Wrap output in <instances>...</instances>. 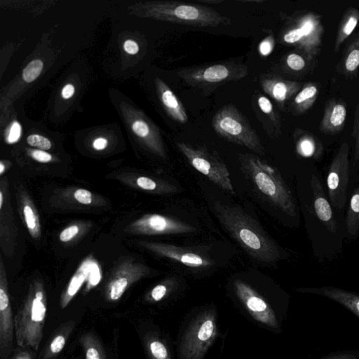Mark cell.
<instances>
[{"mask_svg":"<svg viewBox=\"0 0 359 359\" xmlns=\"http://www.w3.org/2000/svg\"><path fill=\"white\" fill-rule=\"evenodd\" d=\"M19 207L23 222L32 238L41 235V225L37 209L29 196L24 191L20 194Z\"/></svg>","mask_w":359,"mask_h":359,"instance_id":"603a6c76","label":"cell"},{"mask_svg":"<svg viewBox=\"0 0 359 359\" xmlns=\"http://www.w3.org/2000/svg\"><path fill=\"white\" fill-rule=\"evenodd\" d=\"M359 67V39L351 46L344 60V69L346 72H354Z\"/></svg>","mask_w":359,"mask_h":359,"instance_id":"f546056e","label":"cell"},{"mask_svg":"<svg viewBox=\"0 0 359 359\" xmlns=\"http://www.w3.org/2000/svg\"><path fill=\"white\" fill-rule=\"evenodd\" d=\"M72 196L78 204L82 205H95L98 201L96 195L83 188L75 189L74 191H72Z\"/></svg>","mask_w":359,"mask_h":359,"instance_id":"4dcf8cb0","label":"cell"},{"mask_svg":"<svg viewBox=\"0 0 359 359\" xmlns=\"http://www.w3.org/2000/svg\"><path fill=\"white\" fill-rule=\"evenodd\" d=\"M29 156L34 161L42 163H50L53 161V156L50 154L41 149L32 150L29 152Z\"/></svg>","mask_w":359,"mask_h":359,"instance_id":"7bdbcfd3","label":"cell"},{"mask_svg":"<svg viewBox=\"0 0 359 359\" xmlns=\"http://www.w3.org/2000/svg\"><path fill=\"white\" fill-rule=\"evenodd\" d=\"M132 187L155 194H172L180 191V187L170 181L147 175H134L125 180Z\"/></svg>","mask_w":359,"mask_h":359,"instance_id":"44dd1931","label":"cell"},{"mask_svg":"<svg viewBox=\"0 0 359 359\" xmlns=\"http://www.w3.org/2000/svg\"><path fill=\"white\" fill-rule=\"evenodd\" d=\"M86 359H107L102 343L93 332H86L79 339Z\"/></svg>","mask_w":359,"mask_h":359,"instance_id":"484cf974","label":"cell"},{"mask_svg":"<svg viewBox=\"0 0 359 359\" xmlns=\"http://www.w3.org/2000/svg\"><path fill=\"white\" fill-rule=\"evenodd\" d=\"M320 359H359V350L346 349L331 352Z\"/></svg>","mask_w":359,"mask_h":359,"instance_id":"8d00e7d4","label":"cell"},{"mask_svg":"<svg viewBox=\"0 0 359 359\" xmlns=\"http://www.w3.org/2000/svg\"><path fill=\"white\" fill-rule=\"evenodd\" d=\"M287 65L294 71H300L305 67L304 59L297 53H290L286 58Z\"/></svg>","mask_w":359,"mask_h":359,"instance_id":"f35d334b","label":"cell"},{"mask_svg":"<svg viewBox=\"0 0 359 359\" xmlns=\"http://www.w3.org/2000/svg\"><path fill=\"white\" fill-rule=\"evenodd\" d=\"M20 136L21 126L18 121H13L6 137V142L8 144H14L19 140Z\"/></svg>","mask_w":359,"mask_h":359,"instance_id":"60d3db41","label":"cell"},{"mask_svg":"<svg viewBox=\"0 0 359 359\" xmlns=\"http://www.w3.org/2000/svg\"><path fill=\"white\" fill-rule=\"evenodd\" d=\"M157 86L161 102L167 114L175 121L186 123L188 121V116L184 105L177 95L161 80H158Z\"/></svg>","mask_w":359,"mask_h":359,"instance_id":"7402d4cb","label":"cell"},{"mask_svg":"<svg viewBox=\"0 0 359 359\" xmlns=\"http://www.w3.org/2000/svg\"><path fill=\"white\" fill-rule=\"evenodd\" d=\"M214 212L222 226L252 259L273 264L283 258L277 243L239 206L217 202Z\"/></svg>","mask_w":359,"mask_h":359,"instance_id":"6da1fadb","label":"cell"},{"mask_svg":"<svg viewBox=\"0 0 359 359\" xmlns=\"http://www.w3.org/2000/svg\"><path fill=\"white\" fill-rule=\"evenodd\" d=\"M176 146L196 170L221 189L235 193L228 168L215 153L205 147L183 142H176Z\"/></svg>","mask_w":359,"mask_h":359,"instance_id":"52a82bcc","label":"cell"},{"mask_svg":"<svg viewBox=\"0 0 359 359\" xmlns=\"http://www.w3.org/2000/svg\"><path fill=\"white\" fill-rule=\"evenodd\" d=\"M349 147L346 142L340 146L332 159L327 175V187L332 206L341 209L346 201L349 181Z\"/></svg>","mask_w":359,"mask_h":359,"instance_id":"30bf717a","label":"cell"},{"mask_svg":"<svg viewBox=\"0 0 359 359\" xmlns=\"http://www.w3.org/2000/svg\"><path fill=\"white\" fill-rule=\"evenodd\" d=\"M274 46L273 39L269 36L263 39L259 46V52L262 56L269 55L273 50Z\"/></svg>","mask_w":359,"mask_h":359,"instance_id":"ee69618b","label":"cell"},{"mask_svg":"<svg viewBox=\"0 0 359 359\" xmlns=\"http://www.w3.org/2000/svg\"><path fill=\"white\" fill-rule=\"evenodd\" d=\"M298 27L302 32V39L298 43L309 58L318 51L320 44L323 27L319 17L308 13L300 18Z\"/></svg>","mask_w":359,"mask_h":359,"instance_id":"2e32d148","label":"cell"},{"mask_svg":"<svg viewBox=\"0 0 359 359\" xmlns=\"http://www.w3.org/2000/svg\"><path fill=\"white\" fill-rule=\"evenodd\" d=\"M74 327L75 321L73 320L62 324L51 336L50 341L41 351L39 359H55L63 350Z\"/></svg>","mask_w":359,"mask_h":359,"instance_id":"cb8c5ba5","label":"cell"},{"mask_svg":"<svg viewBox=\"0 0 359 359\" xmlns=\"http://www.w3.org/2000/svg\"><path fill=\"white\" fill-rule=\"evenodd\" d=\"M215 133L231 142L264 155V149L255 130L236 106L227 104L216 111L212 119Z\"/></svg>","mask_w":359,"mask_h":359,"instance_id":"5b68a950","label":"cell"},{"mask_svg":"<svg viewBox=\"0 0 359 359\" xmlns=\"http://www.w3.org/2000/svg\"><path fill=\"white\" fill-rule=\"evenodd\" d=\"M239 1H241V2H247V3H250H250H251V2H252V3H261V2H262L263 1H262V0H248V1H247V0H243V1L239 0Z\"/></svg>","mask_w":359,"mask_h":359,"instance_id":"816d5d0a","label":"cell"},{"mask_svg":"<svg viewBox=\"0 0 359 359\" xmlns=\"http://www.w3.org/2000/svg\"><path fill=\"white\" fill-rule=\"evenodd\" d=\"M74 86L72 84L69 83L65 85L61 93L62 97L65 99L70 98L74 95Z\"/></svg>","mask_w":359,"mask_h":359,"instance_id":"7dc6e473","label":"cell"},{"mask_svg":"<svg viewBox=\"0 0 359 359\" xmlns=\"http://www.w3.org/2000/svg\"><path fill=\"white\" fill-rule=\"evenodd\" d=\"M311 187L313 197L314 210L317 217L329 231L335 233L337 229V224L334 219L332 208L325 196L319 180L314 174L311 176Z\"/></svg>","mask_w":359,"mask_h":359,"instance_id":"d6986e66","label":"cell"},{"mask_svg":"<svg viewBox=\"0 0 359 359\" xmlns=\"http://www.w3.org/2000/svg\"><path fill=\"white\" fill-rule=\"evenodd\" d=\"M234 287L238 297L255 319L270 327L278 326L275 313L260 294L241 280L234 282Z\"/></svg>","mask_w":359,"mask_h":359,"instance_id":"9a60e30c","label":"cell"},{"mask_svg":"<svg viewBox=\"0 0 359 359\" xmlns=\"http://www.w3.org/2000/svg\"><path fill=\"white\" fill-rule=\"evenodd\" d=\"M260 84L264 91L280 104H284L300 88L299 83L273 75H262Z\"/></svg>","mask_w":359,"mask_h":359,"instance_id":"ac0fdd59","label":"cell"},{"mask_svg":"<svg viewBox=\"0 0 359 359\" xmlns=\"http://www.w3.org/2000/svg\"><path fill=\"white\" fill-rule=\"evenodd\" d=\"M257 104L263 113L268 115L276 124L278 123V115L275 112L273 104L268 97L264 95L259 96L257 100Z\"/></svg>","mask_w":359,"mask_h":359,"instance_id":"836d02e7","label":"cell"},{"mask_svg":"<svg viewBox=\"0 0 359 359\" xmlns=\"http://www.w3.org/2000/svg\"><path fill=\"white\" fill-rule=\"evenodd\" d=\"M27 142L29 145L43 151L50 149L52 146L48 138L38 134L29 135L27 138Z\"/></svg>","mask_w":359,"mask_h":359,"instance_id":"d590c367","label":"cell"},{"mask_svg":"<svg viewBox=\"0 0 359 359\" xmlns=\"http://www.w3.org/2000/svg\"><path fill=\"white\" fill-rule=\"evenodd\" d=\"M144 345L149 359H171L168 348L156 334L145 336Z\"/></svg>","mask_w":359,"mask_h":359,"instance_id":"f1b7e54d","label":"cell"},{"mask_svg":"<svg viewBox=\"0 0 359 359\" xmlns=\"http://www.w3.org/2000/svg\"><path fill=\"white\" fill-rule=\"evenodd\" d=\"M359 21V11L351 8L346 14L340 25L334 43V50L337 51L341 44L351 34Z\"/></svg>","mask_w":359,"mask_h":359,"instance_id":"4316f807","label":"cell"},{"mask_svg":"<svg viewBox=\"0 0 359 359\" xmlns=\"http://www.w3.org/2000/svg\"><path fill=\"white\" fill-rule=\"evenodd\" d=\"M43 67L41 60H34L30 62L22 72V78L27 83H31L40 75Z\"/></svg>","mask_w":359,"mask_h":359,"instance_id":"1f68e13d","label":"cell"},{"mask_svg":"<svg viewBox=\"0 0 359 359\" xmlns=\"http://www.w3.org/2000/svg\"><path fill=\"white\" fill-rule=\"evenodd\" d=\"M47 312L45 286L40 280H34L29 287L14 316L15 337L18 346L36 351L43 336Z\"/></svg>","mask_w":359,"mask_h":359,"instance_id":"7a4b0ae2","label":"cell"},{"mask_svg":"<svg viewBox=\"0 0 359 359\" xmlns=\"http://www.w3.org/2000/svg\"><path fill=\"white\" fill-rule=\"evenodd\" d=\"M248 74L246 65L224 62L182 69L177 75L187 84L210 91L227 82L244 79Z\"/></svg>","mask_w":359,"mask_h":359,"instance_id":"8992f818","label":"cell"},{"mask_svg":"<svg viewBox=\"0 0 359 359\" xmlns=\"http://www.w3.org/2000/svg\"><path fill=\"white\" fill-rule=\"evenodd\" d=\"M12 359H33L32 355L27 351H21L13 355Z\"/></svg>","mask_w":359,"mask_h":359,"instance_id":"c3c4849f","label":"cell"},{"mask_svg":"<svg viewBox=\"0 0 359 359\" xmlns=\"http://www.w3.org/2000/svg\"><path fill=\"white\" fill-rule=\"evenodd\" d=\"M346 114V108L342 102L338 100L329 102L320 123V130L328 134L338 133L344 125Z\"/></svg>","mask_w":359,"mask_h":359,"instance_id":"ffe728a7","label":"cell"},{"mask_svg":"<svg viewBox=\"0 0 359 359\" xmlns=\"http://www.w3.org/2000/svg\"><path fill=\"white\" fill-rule=\"evenodd\" d=\"M7 170L6 163L3 161H0V175L3 176Z\"/></svg>","mask_w":359,"mask_h":359,"instance_id":"681fc988","label":"cell"},{"mask_svg":"<svg viewBox=\"0 0 359 359\" xmlns=\"http://www.w3.org/2000/svg\"><path fill=\"white\" fill-rule=\"evenodd\" d=\"M201 2L207 3V4H219L221 3L222 0H200Z\"/></svg>","mask_w":359,"mask_h":359,"instance_id":"f907efd6","label":"cell"},{"mask_svg":"<svg viewBox=\"0 0 359 359\" xmlns=\"http://www.w3.org/2000/svg\"><path fill=\"white\" fill-rule=\"evenodd\" d=\"M318 93V89L313 83H306L297 93L293 100V107L296 112L306 111L315 102Z\"/></svg>","mask_w":359,"mask_h":359,"instance_id":"d4e9b609","label":"cell"},{"mask_svg":"<svg viewBox=\"0 0 359 359\" xmlns=\"http://www.w3.org/2000/svg\"><path fill=\"white\" fill-rule=\"evenodd\" d=\"M14 318L10 302L5 266L0 257V355L7 359L13 348Z\"/></svg>","mask_w":359,"mask_h":359,"instance_id":"4fadbf2b","label":"cell"},{"mask_svg":"<svg viewBox=\"0 0 359 359\" xmlns=\"http://www.w3.org/2000/svg\"><path fill=\"white\" fill-rule=\"evenodd\" d=\"M299 292L320 295L342 305L359 318V294L333 286L302 287Z\"/></svg>","mask_w":359,"mask_h":359,"instance_id":"e0dca14e","label":"cell"},{"mask_svg":"<svg viewBox=\"0 0 359 359\" xmlns=\"http://www.w3.org/2000/svg\"><path fill=\"white\" fill-rule=\"evenodd\" d=\"M239 161L245 175L269 202L287 215L297 216L292 192L276 168L252 154L241 155Z\"/></svg>","mask_w":359,"mask_h":359,"instance_id":"3957f363","label":"cell"},{"mask_svg":"<svg viewBox=\"0 0 359 359\" xmlns=\"http://www.w3.org/2000/svg\"><path fill=\"white\" fill-rule=\"evenodd\" d=\"M196 229L180 219L157 213H149L133 221L125 231L133 235L158 236L195 232Z\"/></svg>","mask_w":359,"mask_h":359,"instance_id":"9c48e42d","label":"cell"},{"mask_svg":"<svg viewBox=\"0 0 359 359\" xmlns=\"http://www.w3.org/2000/svg\"><path fill=\"white\" fill-rule=\"evenodd\" d=\"M314 146L313 140L305 137L299 140L297 144V149L300 154L304 156H310L313 154Z\"/></svg>","mask_w":359,"mask_h":359,"instance_id":"74e56055","label":"cell"},{"mask_svg":"<svg viewBox=\"0 0 359 359\" xmlns=\"http://www.w3.org/2000/svg\"><path fill=\"white\" fill-rule=\"evenodd\" d=\"M149 269L145 264L131 259L120 262L110 275L104 288L108 301L116 302L135 283L145 277Z\"/></svg>","mask_w":359,"mask_h":359,"instance_id":"8fae6325","label":"cell"},{"mask_svg":"<svg viewBox=\"0 0 359 359\" xmlns=\"http://www.w3.org/2000/svg\"><path fill=\"white\" fill-rule=\"evenodd\" d=\"M355 138L354 161H359V104H358L353 127V134Z\"/></svg>","mask_w":359,"mask_h":359,"instance_id":"ab89813d","label":"cell"},{"mask_svg":"<svg viewBox=\"0 0 359 359\" xmlns=\"http://www.w3.org/2000/svg\"><path fill=\"white\" fill-rule=\"evenodd\" d=\"M81 226L78 223L72 224L65 227L59 234V240L62 243L73 241L81 232Z\"/></svg>","mask_w":359,"mask_h":359,"instance_id":"e575fe53","label":"cell"},{"mask_svg":"<svg viewBox=\"0 0 359 359\" xmlns=\"http://www.w3.org/2000/svg\"><path fill=\"white\" fill-rule=\"evenodd\" d=\"M108 144V141L104 137H98L93 141V147L95 150L100 151L104 149Z\"/></svg>","mask_w":359,"mask_h":359,"instance_id":"bcb514c9","label":"cell"},{"mask_svg":"<svg viewBox=\"0 0 359 359\" xmlns=\"http://www.w3.org/2000/svg\"><path fill=\"white\" fill-rule=\"evenodd\" d=\"M150 12L154 17L168 22L199 27L229 25V18L215 9L198 4L164 1L153 5Z\"/></svg>","mask_w":359,"mask_h":359,"instance_id":"277c9868","label":"cell"},{"mask_svg":"<svg viewBox=\"0 0 359 359\" xmlns=\"http://www.w3.org/2000/svg\"><path fill=\"white\" fill-rule=\"evenodd\" d=\"M170 285V280L156 285L148 293L147 299L151 302H159L167 294Z\"/></svg>","mask_w":359,"mask_h":359,"instance_id":"d6a6232c","label":"cell"},{"mask_svg":"<svg viewBox=\"0 0 359 359\" xmlns=\"http://www.w3.org/2000/svg\"><path fill=\"white\" fill-rule=\"evenodd\" d=\"M123 48L126 53L130 55H135L139 51V46L131 39H128L124 42Z\"/></svg>","mask_w":359,"mask_h":359,"instance_id":"f6af8a7d","label":"cell"},{"mask_svg":"<svg viewBox=\"0 0 359 359\" xmlns=\"http://www.w3.org/2000/svg\"><path fill=\"white\" fill-rule=\"evenodd\" d=\"M346 227L351 236H356L359 233V185L350 199L346 217Z\"/></svg>","mask_w":359,"mask_h":359,"instance_id":"83f0119b","label":"cell"},{"mask_svg":"<svg viewBox=\"0 0 359 359\" xmlns=\"http://www.w3.org/2000/svg\"><path fill=\"white\" fill-rule=\"evenodd\" d=\"M142 248L162 257L195 269H204L215 264L214 260L203 253L189 248L170 243L140 241Z\"/></svg>","mask_w":359,"mask_h":359,"instance_id":"7c38bea8","label":"cell"},{"mask_svg":"<svg viewBox=\"0 0 359 359\" xmlns=\"http://www.w3.org/2000/svg\"><path fill=\"white\" fill-rule=\"evenodd\" d=\"M102 279V270L97 261L92 256L86 257L79 264L75 273L63 290L60 298V306L66 308L71 302L84 283L86 290L95 287Z\"/></svg>","mask_w":359,"mask_h":359,"instance_id":"5bb4252c","label":"cell"},{"mask_svg":"<svg viewBox=\"0 0 359 359\" xmlns=\"http://www.w3.org/2000/svg\"><path fill=\"white\" fill-rule=\"evenodd\" d=\"M216 332V320L212 312L198 316L184 335L180 348V359H202Z\"/></svg>","mask_w":359,"mask_h":359,"instance_id":"ba28073f","label":"cell"},{"mask_svg":"<svg viewBox=\"0 0 359 359\" xmlns=\"http://www.w3.org/2000/svg\"><path fill=\"white\" fill-rule=\"evenodd\" d=\"M301 39L302 32L298 27L289 30L283 36V41L287 43L298 45Z\"/></svg>","mask_w":359,"mask_h":359,"instance_id":"b9f144b4","label":"cell"}]
</instances>
